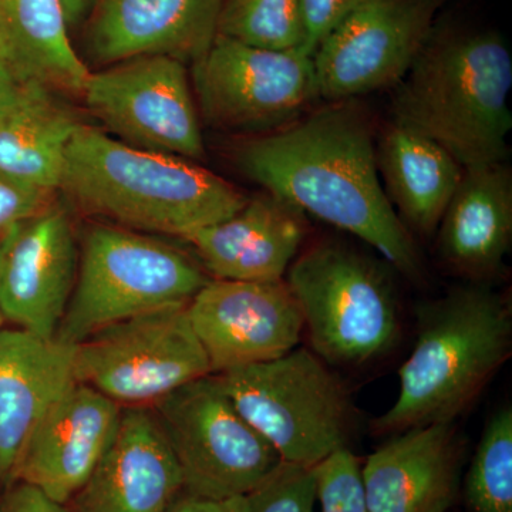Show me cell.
Segmentation results:
<instances>
[{"mask_svg": "<svg viewBox=\"0 0 512 512\" xmlns=\"http://www.w3.org/2000/svg\"><path fill=\"white\" fill-rule=\"evenodd\" d=\"M237 163L269 194L365 241L410 281L424 278L413 234L380 183L372 127L356 107L333 103L249 140Z\"/></svg>", "mask_w": 512, "mask_h": 512, "instance_id": "6da1fadb", "label": "cell"}, {"mask_svg": "<svg viewBox=\"0 0 512 512\" xmlns=\"http://www.w3.org/2000/svg\"><path fill=\"white\" fill-rule=\"evenodd\" d=\"M512 57L493 30H431L397 84L394 120L439 143L461 167L505 163Z\"/></svg>", "mask_w": 512, "mask_h": 512, "instance_id": "7a4b0ae2", "label": "cell"}, {"mask_svg": "<svg viewBox=\"0 0 512 512\" xmlns=\"http://www.w3.org/2000/svg\"><path fill=\"white\" fill-rule=\"evenodd\" d=\"M59 190L89 214L181 239L227 220L248 201L184 158L128 146L86 124L67 146Z\"/></svg>", "mask_w": 512, "mask_h": 512, "instance_id": "3957f363", "label": "cell"}, {"mask_svg": "<svg viewBox=\"0 0 512 512\" xmlns=\"http://www.w3.org/2000/svg\"><path fill=\"white\" fill-rule=\"evenodd\" d=\"M512 315L490 286H460L419 309L417 338L399 370L396 402L373 427L397 434L433 423H453L507 362Z\"/></svg>", "mask_w": 512, "mask_h": 512, "instance_id": "277c9868", "label": "cell"}, {"mask_svg": "<svg viewBox=\"0 0 512 512\" xmlns=\"http://www.w3.org/2000/svg\"><path fill=\"white\" fill-rule=\"evenodd\" d=\"M286 285L298 302L312 352L330 366L382 359L400 336L392 282L369 256L320 242L289 266Z\"/></svg>", "mask_w": 512, "mask_h": 512, "instance_id": "5b68a950", "label": "cell"}, {"mask_svg": "<svg viewBox=\"0 0 512 512\" xmlns=\"http://www.w3.org/2000/svg\"><path fill=\"white\" fill-rule=\"evenodd\" d=\"M211 279L165 242L130 229L93 225L55 338L77 345L100 329L141 313L184 305Z\"/></svg>", "mask_w": 512, "mask_h": 512, "instance_id": "8992f818", "label": "cell"}, {"mask_svg": "<svg viewBox=\"0 0 512 512\" xmlns=\"http://www.w3.org/2000/svg\"><path fill=\"white\" fill-rule=\"evenodd\" d=\"M238 412L284 463L315 467L348 447L353 407L348 390L312 350L217 375Z\"/></svg>", "mask_w": 512, "mask_h": 512, "instance_id": "52a82bcc", "label": "cell"}, {"mask_svg": "<svg viewBox=\"0 0 512 512\" xmlns=\"http://www.w3.org/2000/svg\"><path fill=\"white\" fill-rule=\"evenodd\" d=\"M183 478V491L210 500L247 497L281 466L271 446L238 412L217 375L178 387L153 404Z\"/></svg>", "mask_w": 512, "mask_h": 512, "instance_id": "ba28073f", "label": "cell"}, {"mask_svg": "<svg viewBox=\"0 0 512 512\" xmlns=\"http://www.w3.org/2000/svg\"><path fill=\"white\" fill-rule=\"evenodd\" d=\"M188 303L141 313L93 333L74 349L77 382L130 407L154 404L212 375Z\"/></svg>", "mask_w": 512, "mask_h": 512, "instance_id": "9c48e42d", "label": "cell"}, {"mask_svg": "<svg viewBox=\"0 0 512 512\" xmlns=\"http://www.w3.org/2000/svg\"><path fill=\"white\" fill-rule=\"evenodd\" d=\"M90 113L128 146L191 160L205 157L185 63L147 55L89 74L82 92Z\"/></svg>", "mask_w": 512, "mask_h": 512, "instance_id": "30bf717a", "label": "cell"}, {"mask_svg": "<svg viewBox=\"0 0 512 512\" xmlns=\"http://www.w3.org/2000/svg\"><path fill=\"white\" fill-rule=\"evenodd\" d=\"M444 2L365 0L316 49V97L342 103L396 87L429 39Z\"/></svg>", "mask_w": 512, "mask_h": 512, "instance_id": "8fae6325", "label": "cell"}, {"mask_svg": "<svg viewBox=\"0 0 512 512\" xmlns=\"http://www.w3.org/2000/svg\"><path fill=\"white\" fill-rule=\"evenodd\" d=\"M192 70L212 126L262 130L295 120L316 97L313 57L259 49L217 35Z\"/></svg>", "mask_w": 512, "mask_h": 512, "instance_id": "7c38bea8", "label": "cell"}, {"mask_svg": "<svg viewBox=\"0 0 512 512\" xmlns=\"http://www.w3.org/2000/svg\"><path fill=\"white\" fill-rule=\"evenodd\" d=\"M212 375L278 359L298 348L303 319L284 279H211L187 305Z\"/></svg>", "mask_w": 512, "mask_h": 512, "instance_id": "4fadbf2b", "label": "cell"}, {"mask_svg": "<svg viewBox=\"0 0 512 512\" xmlns=\"http://www.w3.org/2000/svg\"><path fill=\"white\" fill-rule=\"evenodd\" d=\"M79 271V248L66 212L49 207L18 225L0 272L5 320L42 338H55Z\"/></svg>", "mask_w": 512, "mask_h": 512, "instance_id": "5bb4252c", "label": "cell"}, {"mask_svg": "<svg viewBox=\"0 0 512 512\" xmlns=\"http://www.w3.org/2000/svg\"><path fill=\"white\" fill-rule=\"evenodd\" d=\"M121 413L119 403L87 384H74L30 437L12 484L32 485L55 503L66 505L109 450Z\"/></svg>", "mask_w": 512, "mask_h": 512, "instance_id": "9a60e30c", "label": "cell"}, {"mask_svg": "<svg viewBox=\"0 0 512 512\" xmlns=\"http://www.w3.org/2000/svg\"><path fill=\"white\" fill-rule=\"evenodd\" d=\"M224 0H97L87 52L101 64L163 55L195 63L215 36Z\"/></svg>", "mask_w": 512, "mask_h": 512, "instance_id": "2e32d148", "label": "cell"}, {"mask_svg": "<svg viewBox=\"0 0 512 512\" xmlns=\"http://www.w3.org/2000/svg\"><path fill=\"white\" fill-rule=\"evenodd\" d=\"M183 478L153 410L128 407L119 430L82 490L74 512H165Z\"/></svg>", "mask_w": 512, "mask_h": 512, "instance_id": "e0dca14e", "label": "cell"}, {"mask_svg": "<svg viewBox=\"0 0 512 512\" xmlns=\"http://www.w3.org/2000/svg\"><path fill=\"white\" fill-rule=\"evenodd\" d=\"M76 345L0 329V484L9 487L40 421L77 382Z\"/></svg>", "mask_w": 512, "mask_h": 512, "instance_id": "ac0fdd59", "label": "cell"}, {"mask_svg": "<svg viewBox=\"0 0 512 512\" xmlns=\"http://www.w3.org/2000/svg\"><path fill=\"white\" fill-rule=\"evenodd\" d=\"M370 512H448L460 481V444L453 423L393 434L362 467Z\"/></svg>", "mask_w": 512, "mask_h": 512, "instance_id": "d6986e66", "label": "cell"}, {"mask_svg": "<svg viewBox=\"0 0 512 512\" xmlns=\"http://www.w3.org/2000/svg\"><path fill=\"white\" fill-rule=\"evenodd\" d=\"M305 237L303 212L268 192L183 239L218 281L276 282L284 279Z\"/></svg>", "mask_w": 512, "mask_h": 512, "instance_id": "ffe728a7", "label": "cell"}, {"mask_svg": "<svg viewBox=\"0 0 512 512\" xmlns=\"http://www.w3.org/2000/svg\"><path fill=\"white\" fill-rule=\"evenodd\" d=\"M437 229L441 258L453 271L476 282L497 274L512 238L510 168H466Z\"/></svg>", "mask_w": 512, "mask_h": 512, "instance_id": "44dd1931", "label": "cell"}, {"mask_svg": "<svg viewBox=\"0 0 512 512\" xmlns=\"http://www.w3.org/2000/svg\"><path fill=\"white\" fill-rule=\"evenodd\" d=\"M376 160L383 190L406 228L433 235L464 168L439 143L396 120L380 137Z\"/></svg>", "mask_w": 512, "mask_h": 512, "instance_id": "7402d4cb", "label": "cell"}, {"mask_svg": "<svg viewBox=\"0 0 512 512\" xmlns=\"http://www.w3.org/2000/svg\"><path fill=\"white\" fill-rule=\"evenodd\" d=\"M69 29L62 0H0V53L20 79L82 96L90 70Z\"/></svg>", "mask_w": 512, "mask_h": 512, "instance_id": "603a6c76", "label": "cell"}, {"mask_svg": "<svg viewBox=\"0 0 512 512\" xmlns=\"http://www.w3.org/2000/svg\"><path fill=\"white\" fill-rule=\"evenodd\" d=\"M80 124L56 92L33 86L18 109L0 120V173L56 192L67 146Z\"/></svg>", "mask_w": 512, "mask_h": 512, "instance_id": "cb8c5ba5", "label": "cell"}, {"mask_svg": "<svg viewBox=\"0 0 512 512\" xmlns=\"http://www.w3.org/2000/svg\"><path fill=\"white\" fill-rule=\"evenodd\" d=\"M217 35L259 49L302 50L299 0H224Z\"/></svg>", "mask_w": 512, "mask_h": 512, "instance_id": "d4e9b609", "label": "cell"}, {"mask_svg": "<svg viewBox=\"0 0 512 512\" xmlns=\"http://www.w3.org/2000/svg\"><path fill=\"white\" fill-rule=\"evenodd\" d=\"M471 512H512V410L493 414L466 477Z\"/></svg>", "mask_w": 512, "mask_h": 512, "instance_id": "484cf974", "label": "cell"}, {"mask_svg": "<svg viewBox=\"0 0 512 512\" xmlns=\"http://www.w3.org/2000/svg\"><path fill=\"white\" fill-rule=\"evenodd\" d=\"M313 470L320 512H370L362 466L348 447L339 448Z\"/></svg>", "mask_w": 512, "mask_h": 512, "instance_id": "4316f807", "label": "cell"}, {"mask_svg": "<svg viewBox=\"0 0 512 512\" xmlns=\"http://www.w3.org/2000/svg\"><path fill=\"white\" fill-rule=\"evenodd\" d=\"M313 467L281 463L247 495L248 512H315Z\"/></svg>", "mask_w": 512, "mask_h": 512, "instance_id": "83f0119b", "label": "cell"}, {"mask_svg": "<svg viewBox=\"0 0 512 512\" xmlns=\"http://www.w3.org/2000/svg\"><path fill=\"white\" fill-rule=\"evenodd\" d=\"M53 192L0 173V234L49 208Z\"/></svg>", "mask_w": 512, "mask_h": 512, "instance_id": "f1b7e54d", "label": "cell"}, {"mask_svg": "<svg viewBox=\"0 0 512 512\" xmlns=\"http://www.w3.org/2000/svg\"><path fill=\"white\" fill-rule=\"evenodd\" d=\"M365 0H299L303 25L302 52L315 55L320 43Z\"/></svg>", "mask_w": 512, "mask_h": 512, "instance_id": "f546056e", "label": "cell"}, {"mask_svg": "<svg viewBox=\"0 0 512 512\" xmlns=\"http://www.w3.org/2000/svg\"><path fill=\"white\" fill-rule=\"evenodd\" d=\"M0 512H67L66 505L55 503L42 491L23 483L10 484L2 500Z\"/></svg>", "mask_w": 512, "mask_h": 512, "instance_id": "4dcf8cb0", "label": "cell"}, {"mask_svg": "<svg viewBox=\"0 0 512 512\" xmlns=\"http://www.w3.org/2000/svg\"><path fill=\"white\" fill-rule=\"evenodd\" d=\"M33 86H39V84L26 83L25 80L20 79L18 73L10 67L0 53V120L18 109Z\"/></svg>", "mask_w": 512, "mask_h": 512, "instance_id": "1f68e13d", "label": "cell"}, {"mask_svg": "<svg viewBox=\"0 0 512 512\" xmlns=\"http://www.w3.org/2000/svg\"><path fill=\"white\" fill-rule=\"evenodd\" d=\"M165 512H248L247 497L210 500L181 491Z\"/></svg>", "mask_w": 512, "mask_h": 512, "instance_id": "d6a6232c", "label": "cell"}, {"mask_svg": "<svg viewBox=\"0 0 512 512\" xmlns=\"http://www.w3.org/2000/svg\"><path fill=\"white\" fill-rule=\"evenodd\" d=\"M96 3L97 0H62L64 16L69 28H74L83 20L89 19Z\"/></svg>", "mask_w": 512, "mask_h": 512, "instance_id": "836d02e7", "label": "cell"}, {"mask_svg": "<svg viewBox=\"0 0 512 512\" xmlns=\"http://www.w3.org/2000/svg\"><path fill=\"white\" fill-rule=\"evenodd\" d=\"M16 228H18V225L9 229V231L2 232V234H0V272H2V264L3 258H5L6 248H8L10 238H12L13 232H15ZM3 322H5V316H3L2 309H0V329H2Z\"/></svg>", "mask_w": 512, "mask_h": 512, "instance_id": "e575fe53", "label": "cell"}]
</instances>
